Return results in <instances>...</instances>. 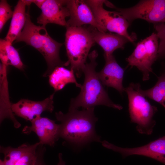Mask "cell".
<instances>
[{
  "mask_svg": "<svg viewBox=\"0 0 165 165\" xmlns=\"http://www.w3.org/2000/svg\"><path fill=\"white\" fill-rule=\"evenodd\" d=\"M94 108L68 109L64 114L56 112L55 116L60 122V138L66 142L74 146H82L93 141H101L100 137L95 130L98 119L95 116Z\"/></svg>",
  "mask_w": 165,
  "mask_h": 165,
  "instance_id": "6da1fadb",
  "label": "cell"
},
{
  "mask_svg": "<svg viewBox=\"0 0 165 165\" xmlns=\"http://www.w3.org/2000/svg\"><path fill=\"white\" fill-rule=\"evenodd\" d=\"M98 56L95 50L89 54L90 61L86 63L83 69L85 78L80 92L76 97L71 100L68 109H77L81 107L83 109H87L98 105L119 110L123 109L122 106L114 103L109 98L96 71L97 65L96 59Z\"/></svg>",
  "mask_w": 165,
  "mask_h": 165,
  "instance_id": "7a4b0ae2",
  "label": "cell"
},
{
  "mask_svg": "<svg viewBox=\"0 0 165 165\" xmlns=\"http://www.w3.org/2000/svg\"><path fill=\"white\" fill-rule=\"evenodd\" d=\"M27 12V20L22 32L15 42H24L31 46L42 54L47 65V69L44 77L49 76L55 67L67 66L68 61H61L59 51L63 43L58 42L49 35L45 26H37L33 23L29 14L30 6Z\"/></svg>",
  "mask_w": 165,
  "mask_h": 165,
  "instance_id": "3957f363",
  "label": "cell"
},
{
  "mask_svg": "<svg viewBox=\"0 0 165 165\" xmlns=\"http://www.w3.org/2000/svg\"><path fill=\"white\" fill-rule=\"evenodd\" d=\"M64 44L68 60L76 76L79 78L83 73L90 50L95 43L88 27L67 26Z\"/></svg>",
  "mask_w": 165,
  "mask_h": 165,
  "instance_id": "277c9868",
  "label": "cell"
},
{
  "mask_svg": "<svg viewBox=\"0 0 165 165\" xmlns=\"http://www.w3.org/2000/svg\"><path fill=\"white\" fill-rule=\"evenodd\" d=\"M139 83H130L125 88L128 99V110L131 122L137 124L136 130L140 134L150 135L156 122L153 117L157 111L141 92Z\"/></svg>",
  "mask_w": 165,
  "mask_h": 165,
  "instance_id": "5b68a950",
  "label": "cell"
},
{
  "mask_svg": "<svg viewBox=\"0 0 165 165\" xmlns=\"http://www.w3.org/2000/svg\"><path fill=\"white\" fill-rule=\"evenodd\" d=\"M159 38L153 32L138 42L132 54L126 59L128 65L136 67L142 72V80H149L152 66L158 59Z\"/></svg>",
  "mask_w": 165,
  "mask_h": 165,
  "instance_id": "8992f818",
  "label": "cell"
},
{
  "mask_svg": "<svg viewBox=\"0 0 165 165\" xmlns=\"http://www.w3.org/2000/svg\"><path fill=\"white\" fill-rule=\"evenodd\" d=\"M91 9L98 24L107 32L117 34L134 42V35H130L127 31L130 23L119 12L105 9L103 4L105 0H85Z\"/></svg>",
  "mask_w": 165,
  "mask_h": 165,
  "instance_id": "52a82bcc",
  "label": "cell"
},
{
  "mask_svg": "<svg viewBox=\"0 0 165 165\" xmlns=\"http://www.w3.org/2000/svg\"><path fill=\"white\" fill-rule=\"evenodd\" d=\"M114 9L129 23L138 19L155 24L165 23V0H141L131 7Z\"/></svg>",
  "mask_w": 165,
  "mask_h": 165,
  "instance_id": "ba28073f",
  "label": "cell"
},
{
  "mask_svg": "<svg viewBox=\"0 0 165 165\" xmlns=\"http://www.w3.org/2000/svg\"><path fill=\"white\" fill-rule=\"evenodd\" d=\"M101 143L104 147L120 153L123 158L133 155L142 156L165 165V135L144 145L132 148L119 147L105 140Z\"/></svg>",
  "mask_w": 165,
  "mask_h": 165,
  "instance_id": "9c48e42d",
  "label": "cell"
},
{
  "mask_svg": "<svg viewBox=\"0 0 165 165\" xmlns=\"http://www.w3.org/2000/svg\"><path fill=\"white\" fill-rule=\"evenodd\" d=\"M31 126H26L22 133L29 134L35 133L39 139L40 145L53 147L60 138V125L55 121L41 116H36L31 121Z\"/></svg>",
  "mask_w": 165,
  "mask_h": 165,
  "instance_id": "30bf717a",
  "label": "cell"
},
{
  "mask_svg": "<svg viewBox=\"0 0 165 165\" xmlns=\"http://www.w3.org/2000/svg\"><path fill=\"white\" fill-rule=\"evenodd\" d=\"M66 5L70 17L67 21V27H79L88 24L100 31L106 32L97 22L91 9L85 0H66Z\"/></svg>",
  "mask_w": 165,
  "mask_h": 165,
  "instance_id": "8fae6325",
  "label": "cell"
},
{
  "mask_svg": "<svg viewBox=\"0 0 165 165\" xmlns=\"http://www.w3.org/2000/svg\"><path fill=\"white\" fill-rule=\"evenodd\" d=\"M55 93L41 101L22 99L15 103L11 104L12 112L14 115L30 122L36 116H41L44 112H52L54 109Z\"/></svg>",
  "mask_w": 165,
  "mask_h": 165,
  "instance_id": "7c38bea8",
  "label": "cell"
},
{
  "mask_svg": "<svg viewBox=\"0 0 165 165\" xmlns=\"http://www.w3.org/2000/svg\"><path fill=\"white\" fill-rule=\"evenodd\" d=\"M66 0H46L42 6V13L37 22L44 26L49 23L66 27V18L69 16Z\"/></svg>",
  "mask_w": 165,
  "mask_h": 165,
  "instance_id": "4fadbf2b",
  "label": "cell"
},
{
  "mask_svg": "<svg viewBox=\"0 0 165 165\" xmlns=\"http://www.w3.org/2000/svg\"><path fill=\"white\" fill-rule=\"evenodd\" d=\"M104 57L105 64L97 72L98 76L104 86L113 87L122 94L125 90L123 84L125 70L118 64L113 55Z\"/></svg>",
  "mask_w": 165,
  "mask_h": 165,
  "instance_id": "5bb4252c",
  "label": "cell"
},
{
  "mask_svg": "<svg viewBox=\"0 0 165 165\" xmlns=\"http://www.w3.org/2000/svg\"><path fill=\"white\" fill-rule=\"evenodd\" d=\"M88 28L92 34L95 42L103 49L104 57L113 55L116 50L123 49L126 43L130 42L127 38L117 34L102 32L90 25Z\"/></svg>",
  "mask_w": 165,
  "mask_h": 165,
  "instance_id": "9a60e30c",
  "label": "cell"
},
{
  "mask_svg": "<svg viewBox=\"0 0 165 165\" xmlns=\"http://www.w3.org/2000/svg\"><path fill=\"white\" fill-rule=\"evenodd\" d=\"M24 0H20L15 6L10 24L5 39L11 44L15 41L24 28L27 20Z\"/></svg>",
  "mask_w": 165,
  "mask_h": 165,
  "instance_id": "2e32d148",
  "label": "cell"
},
{
  "mask_svg": "<svg viewBox=\"0 0 165 165\" xmlns=\"http://www.w3.org/2000/svg\"><path fill=\"white\" fill-rule=\"evenodd\" d=\"M74 73L72 69H68L63 66L55 67L48 76L49 83L54 92L61 90L70 83H74L77 87L81 88L82 85L77 82Z\"/></svg>",
  "mask_w": 165,
  "mask_h": 165,
  "instance_id": "e0dca14e",
  "label": "cell"
},
{
  "mask_svg": "<svg viewBox=\"0 0 165 165\" xmlns=\"http://www.w3.org/2000/svg\"><path fill=\"white\" fill-rule=\"evenodd\" d=\"M0 58L3 64L7 66L12 65L24 71V66L18 51L12 44L5 39L0 40Z\"/></svg>",
  "mask_w": 165,
  "mask_h": 165,
  "instance_id": "ac0fdd59",
  "label": "cell"
},
{
  "mask_svg": "<svg viewBox=\"0 0 165 165\" xmlns=\"http://www.w3.org/2000/svg\"><path fill=\"white\" fill-rule=\"evenodd\" d=\"M141 91L146 97L158 102L165 108V68L154 86L146 90L141 89Z\"/></svg>",
  "mask_w": 165,
  "mask_h": 165,
  "instance_id": "d6986e66",
  "label": "cell"
},
{
  "mask_svg": "<svg viewBox=\"0 0 165 165\" xmlns=\"http://www.w3.org/2000/svg\"><path fill=\"white\" fill-rule=\"evenodd\" d=\"M30 145L29 144H24L17 148L1 146L0 151L4 155L3 160L5 165H15L17 161Z\"/></svg>",
  "mask_w": 165,
  "mask_h": 165,
  "instance_id": "ffe728a7",
  "label": "cell"
},
{
  "mask_svg": "<svg viewBox=\"0 0 165 165\" xmlns=\"http://www.w3.org/2000/svg\"><path fill=\"white\" fill-rule=\"evenodd\" d=\"M39 142L30 145L28 149L22 155L15 165H35L38 154Z\"/></svg>",
  "mask_w": 165,
  "mask_h": 165,
  "instance_id": "44dd1931",
  "label": "cell"
},
{
  "mask_svg": "<svg viewBox=\"0 0 165 165\" xmlns=\"http://www.w3.org/2000/svg\"><path fill=\"white\" fill-rule=\"evenodd\" d=\"M154 28L159 39L158 58H165V23L155 24Z\"/></svg>",
  "mask_w": 165,
  "mask_h": 165,
  "instance_id": "7402d4cb",
  "label": "cell"
},
{
  "mask_svg": "<svg viewBox=\"0 0 165 165\" xmlns=\"http://www.w3.org/2000/svg\"><path fill=\"white\" fill-rule=\"evenodd\" d=\"M13 14L10 6L5 0L0 2V31L1 32L6 22L11 18Z\"/></svg>",
  "mask_w": 165,
  "mask_h": 165,
  "instance_id": "603a6c76",
  "label": "cell"
},
{
  "mask_svg": "<svg viewBox=\"0 0 165 165\" xmlns=\"http://www.w3.org/2000/svg\"><path fill=\"white\" fill-rule=\"evenodd\" d=\"M44 145H40L38 146L39 154L35 165H46L43 160V156L46 148Z\"/></svg>",
  "mask_w": 165,
  "mask_h": 165,
  "instance_id": "cb8c5ba5",
  "label": "cell"
},
{
  "mask_svg": "<svg viewBox=\"0 0 165 165\" xmlns=\"http://www.w3.org/2000/svg\"><path fill=\"white\" fill-rule=\"evenodd\" d=\"M46 0H33V3H35L39 8L41 7Z\"/></svg>",
  "mask_w": 165,
  "mask_h": 165,
  "instance_id": "d4e9b609",
  "label": "cell"
},
{
  "mask_svg": "<svg viewBox=\"0 0 165 165\" xmlns=\"http://www.w3.org/2000/svg\"><path fill=\"white\" fill-rule=\"evenodd\" d=\"M58 158L59 161L57 165H65V162L63 159L62 154L61 153L59 154Z\"/></svg>",
  "mask_w": 165,
  "mask_h": 165,
  "instance_id": "484cf974",
  "label": "cell"
},
{
  "mask_svg": "<svg viewBox=\"0 0 165 165\" xmlns=\"http://www.w3.org/2000/svg\"><path fill=\"white\" fill-rule=\"evenodd\" d=\"M0 165H5L4 160L1 159L0 160Z\"/></svg>",
  "mask_w": 165,
  "mask_h": 165,
  "instance_id": "4316f807",
  "label": "cell"
}]
</instances>
